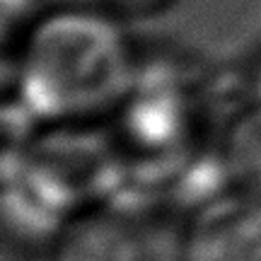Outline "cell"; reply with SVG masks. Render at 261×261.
Segmentation results:
<instances>
[{"label": "cell", "mask_w": 261, "mask_h": 261, "mask_svg": "<svg viewBox=\"0 0 261 261\" xmlns=\"http://www.w3.org/2000/svg\"><path fill=\"white\" fill-rule=\"evenodd\" d=\"M136 85V48L109 8L65 5L41 15L17 51V90L32 116L83 123L112 114Z\"/></svg>", "instance_id": "obj_1"}, {"label": "cell", "mask_w": 261, "mask_h": 261, "mask_svg": "<svg viewBox=\"0 0 261 261\" xmlns=\"http://www.w3.org/2000/svg\"><path fill=\"white\" fill-rule=\"evenodd\" d=\"M181 261H261V196L234 189L201 205L179 247Z\"/></svg>", "instance_id": "obj_2"}, {"label": "cell", "mask_w": 261, "mask_h": 261, "mask_svg": "<svg viewBox=\"0 0 261 261\" xmlns=\"http://www.w3.org/2000/svg\"><path fill=\"white\" fill-rule=\"evenodd\" d=\"M54 261H145L136 230L107 213L83 215L65 227Z\"/></svg>", "instance_id": "obj_3"}, {"label": "cell", "mask_w": 261, "mask_h": 261, "mask_svg": "<svg viewBox=\"0 0 261 261\" xmlns=\"http://www.w3.org/2000/svg\"><path fill=\"white\" fill-rule=\"evenodd\" d=\"M225 162L237 191L261 196V114L256 109L234 121L227 136Z\"/></svg>", "instance_id": "obj_4"}, {"label": "cell", "mask_w": 261, "mask_h": 261, "mask_svg": "<svg viewBox=\"0 0 261 261\" xmlns=\"http://www.w3.org/2000/svg\"><path fill=\"white\" fill-rule=\"evenodd\" d=\"M169 3L172 0H104V8H109L116 15H150Z\"/></svg>", "instance_id": "obj_5"}, {"label": "cell", "mask_w": 261, "mask_h": 261, "mask_svg": "<svg viewBox=\"0 0 261 261\" xmlns=\"http://www.w3.org/2000/svg\"><path fill=\"white\" fill-rule=\"evenodd\" d=\"M252 109H256L261 114V70L256 75V80H254V107Z\"/></svg>", "instance_id": "obj_6"}]
</instances>
